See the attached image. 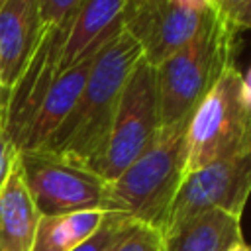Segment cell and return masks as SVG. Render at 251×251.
<instances>
[{
	"label": "cell",
	"instance_id": "cell-13",
	"mask_svg": "<svg viewBox=\"0 0 251 251\" xmlns=\"http://www.w3.org/2000/svg\"><path fill=\"white\" fill-rule=\"evenodd\" d=\"M241 235V218L212 210L192 216L163 231L165 251H227Z\"/></svg>",
	"mask_w": 251,
	"mask_h": 251
},
{
	"label": "cell",
	"instance_id": "cell-17",
	"mask_svg": "<svg viewBox=\"0 0 251 251\" xmlns=\"http://www.w3.org/2000/svg\"><path fill=\"white\" fill-rule=\"evenodd\" d=\"M78 4H80V0H37L39 27L51 29V27L61 25L75 14Z\"/></svg>",
	"mask_w": 251,
	"mask_h": 251
},
{
	"label": "cell",
	"instance_id": "cell-14",
	"mask_svg": "<svg viewBox=\"0 0 251 251\" xmlns=\"http://www.w3.org/2000/svg\"><path fill=\"white\" fill-rule=\"evenodd\" d=\"M106 214L104 210H84L61 216H41L31 251H71L100 227Z\"/></svg>",
	"mask_w": 251,
	"mask_h": 251
},
{
	"label": "cell",
	"instance_id": "cell-8",
	"mask_svg": "<svg viewBox=\"0 0 251 251\" xmlns=\"http://www.w3.org/2000/svg\"><path fill=\"white\" fill-rule=\"evenodd\" d=\"M210 12H194L173 0H126L124 29L137 41L143 59L157 67L200 31Z\"/></svg>",
	"mask_w": 251,
	"mask_h": 251
},
{
	"label": "cell",
	"instance_id": "cell-2",
	"mask_svg": "<svg viewBox=\"0 0 251 251\" xmlns=\"http://www.w3.org/2000/svg\"><path fill=\"white\" fill-rule=\"evenodd\" d=\"M239 33L212 10L200 31L155 67L161 127L186 122L220 76L235 65Z\"/></svg>",
	"mask_w": 251,
	"mask_h": 251
},
{
	"label": "cell",
	"instance_id": "cell-21",
	"mask_svg": "<svg viewBox=\"0 0 251 251\" xmlns=\"http://www.w3.org/2000/svg\"><path fill=\"white\" fill-rule=\"evenodd\" d=\"M4 116H6V96L2 90V80H0V122L4 124Z\"/></svg>",
	"mask_w": 251,
	"mask_h": 251
},
{
	"label": "cell",
	"instance_id": "cell-9",
	"mask_svg": "<svg viewBox=\"0 0 251 251\" xmlns=\"http://www.w3.org/2000/svg\"><path fill=\"white\" fill-rule=\"evenodd\" d=\"M126 0H80L75 14L65 22V35L57 53L55 78L92 59L124 27Z\"/></svg>",
	"mask_w": 251,
	"mask_h": 251
},
{
	"label": "cell",
	"instance_id": "cell-19",
	"mask_svg": "<svg viewBox=\"0 0 251 251\" xmlns=\"http://www.w3.org/2000/svg\"><path fill=\"white\" fill-rule=\"evenodd\" d=\"M14 153H16V149L12 147V143L8 139V133H6V127L0 122V186H2V182L6 178V175H8V169H10Z\"/></svg>",
	"mask_w": 251,
	"mask_h": 251
},
{
	"label": "cell",
	"instance_id": "cell-20",
	"mask_svg": "<svg viewBox=\"0 0 251 251\" xmlns=\"http://www.w3.org/2000/svg\"><path fill=\"white\" fill-rule=\"evenodd\" d=\"M175 4L194 10V12H206V10H214V0H173Z\"/></svg>",
	"mask_w": 251,
	"mask_h": 251
},
{
	"label": "cell",
	"instance_id": "cell-7",
	"mask_svg": "<svg viewBox=\"0 0 251 251\" xmlns=\"http://www.w3.org/2000/svg\"><path fill=\"white\" fill-rule=\"evenodd\" d=\"M251 188V155L210 163L184 175L167 214L165 229L204 212L222 210L241 218Z\"/></svg>",
	"mask_w": 251,
	"mask_h": 251
},
{
	"label": "cell",
	"instance_id": "cell-16",
	"mask_svg": "<svg viewBox=\"0 0 251 251\" xmlns=\"http://www.w3.org/2000/svg\"><path fill=\"white\" fill-rule=\"evenodd\" d=\"M112 251H165L163 231L147 224L131 222L129 229Z\"/></svg>",
	"mask_w": 251,
	"mask_h": 251
},
{
	"label": "cell",
	"instance_id": "cell-18",
	"mask_svg": "<svg viewBox=\"0 0 251 251\" xmlns=\"http://www.w3.org/2000/svg\"><path fill=\"white\" fill-rule=\"evenodd\" d=\"M214 10L237 31L251 25V0H214Z\"/></svg>",
	"mask_w": 251,
	"mask_h": 251
},
{
	"label": "cell",
	"instance_id": "cell-23",
	"mask_svg": "<svg viewBox=\"0 0 251 251\" xmlns=\"http://www.w3.org/2000/svg\"><path fill=\"white\" fill-rule=\"evenodd\" d=\"M2 2H4V0H0V4H2Z\"/></svg>",
	"mask_w": 251,
	"mask_h": 251
},
{
	"label": "cell",
	"instance_id": "cell-11",
	"mask_svg": "<svg viewBox=\"0 0 251 251\" xmlns=\"http://www.w3.org/2000/svg\"><path fill=\"white\" fill-rule=\"evenodd\" d=\"M92 61H94V57L63 71L51 82L45 96L37 104L16 151H35V149H43L47 145L51 135L71 114V110L86 82Z\"/></svg>",
	"mask_w": 251,
	"mask_h": 251
},
{
	"label": "cell",
	"instance_id": "cell-3",
	"mask_svg": "<svg viewBox=\"0 0 251 251\" xmlns=\"http://www.w3.org/2000/svg\"><path fill=\"white\" fill-rule=\"evenodd\" d=\"M186 122L161 127L153 143L108 182V212L163 231L173 198L186 175Z\"/></svg>",
	"mask_w": 251,
	"mask_h": 251
},
{
	"label": "cell",
	"instance_id": "cell-10",
	"mask_svg": "<svg viewBox=\"0 0 251 251\" xmlns=\"http://www.w3.org/2000/svg\"><path fill=\"white\" fill-rule=\"evenodd\" d=\"M39 35L37 0H4L0 4V80L6 102L35 51Z\"/></svg>",
	"mask_w": 251,
	"mask_h": 251
},
{
	"label": "cell",
	"instance_id": "cell-12",
	"mask_svg": "<svg viewBox=\"0 0 251 251\" xmlns=\"http://www.w3.org/2000/svg\"><path fill=\"white\" fill-rule=\"evenodd\" d=\"M39 218L16 151L0 186V251H31Z\"/></svg>",
	"mask_w": 251,
	"mask_h": 251
},
{
	"label": "cell",
	"instance_id": "cell-6",
	"mask_svg": "<svg viewBox=\"0 0 251 251\" xmlns=\"http://www.w3.org/2000/svg\"><path fill=\"white\" fill-rule=\"evenodd\" d=\"M22 175L41 216L84 210L108 212V182L90 169L51 151H18Z\"/></svg>",
	"mask_w": 251,
	"mask_h": 251
},
{
	"label": "cell",
	"instance_id": "cell-4",
	"mask_svg": "<svg viewBox=\"0 0 251 251\" xmlns=\"http://www.w3.org/2000/svg\"><path fill=\"white\" fill-rule=\"evenodd\" d=\"M186 175L210 163L251 155L249 73L229 67L186 122Z\"/></svg>",
	"mask_w": 251,
	"mask_h": 251
},
{
	"label": "cell",
	"instance_id": "cell-1",
	"mask_svg": "<svg viewBox=\"0 0 251 251\" xmlns=\"http://www.w3.org/2000/svg\"><path fill=\"white\" fill-rule=\"evenodd\" d=\"M141 59V47L122 27V31L94 55L90 73L71 114L43 149L88 167L108 137L124 86Z\"/></svg>",
	"mask_w": 251,
	"mask_h": 251
},
{
	"label": "cell",
	"instance_id": "cell-5",
	"mask_svg": "<svg viewBox=\"0 0 251 251\" xmlns=\"http://www.w3.org/2000/svg\"><path fill=\"white\" fill-rule=\"evenodd\" d=\"M159 129L155 67L141 59L124 86L108 137L86 169L112 182L153 143Z\"/></svg>",
	"mask_w": 251,
	"mask_h": 251
},
{
	"label": "cell",
	"instance_id": "cell-22",
	"mask_svg": "<svg viewBox=\"0 0 251 251\" xmlns=\"http://www.w3.org/2000/svg\"><path fill=\"white\" fill-rule=\"evenodd\" d=\"M227 251H249V247H247V243L245 241H237L235 245H231Z\"/></svg>",
	"mask_w": 251,
	"mask_h": 251
},
{
	"label": "cell",
	"instance_id": "cell-15",
	"mask_svg": "<svg viewBox=\"0 0 251 251\" xmlns=\"http://www.w3.org/2000/svg\"><path fill=\"white\" fill-rule=\"evenodd\" d=\"M131 222L133 220L122 214L108 212L100 227L71 251H112L118 245V241L124 237V233L129 229Z\"/></svg>",
	"mask_w": 251,
	"mask_h": 251
}]
</instances>
